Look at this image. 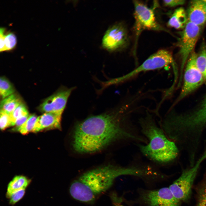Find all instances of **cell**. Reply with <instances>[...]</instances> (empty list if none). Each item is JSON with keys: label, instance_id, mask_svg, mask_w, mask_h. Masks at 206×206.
Here are the masks:
<instances>
[{"label": "cell", "instance_id": "1", "mask_svg": "<svg viewBox=\"0 0 206 206\" xmlns=\"http://www.w3.org/2000/svg\"><path fill=\"white\" fill-rule=\"evenodd\" d=\"M137 109L135 100L126 97L114 109L78 122L73 135L74 149L80 153H94L118 140L134 138L123 128L122 124Z\"/></svg>", "mask_w": 206, "mask_h": 206}, {"label": "cell", "instance_id": "2", "mask_svg": "<svg viewBox=\"0 0 206 206\" xmlns=\"http://www.w3.org/2000/svg\"><path fill=\"white\" fill-rule=\"evenodd\" d=\"M142 168L123 167L109 165L84 172L74 179L69 187V193L74 199L82 202L92 203L106 192L112 185L117 177L129 175L141 177Z\"/></svg>", "mask_w": 206, "mask_h": 206}, {"label": "cell", "instance_id": "3", "mask_svg": "<svg viewBox=\"0 0 206 206\" xmlns=\"http://www.w3.org/2000/svg\"><path fill=\"white\" fill-rule=\"evenodd\" d=\"M139 122L142 133L149 140L147 144L139 146L144 155L161 163H169L177 157L179 153L178 146L157 126L147 111L145 116Z\"/></svg>", "mask_w": 206, "mask_h": 206}, {"label": "cell", "instance_id": "4", "mask_svg": "<svg viewBox=\"0 0 206 206\" xmlns=\"http://www.w3.org/2000/svg\"><path fill=\"white\" fill-rule=\"evenodd\" d=\"M175 122L177 129L183 136L194 140H200L206 129V96L199 107L194 110L177 114Z\"/></svg>", "mask_w": 206, "mask_h": 206}, {"label": "cell", "instance_id": "5", "mask_svg": "<svg viewBox=\"0 0 206 206\" xmlns=\"http://www.w3.org/2000/svg\"><path fill=\"white\" fill-rule=\"evenodd\" d=\"M206 159V147L193 166L184 169L181 175L169 187L175 197L181 202L190 199L194 181L201 164Z\"/></svg>", "mask_w": 206, "mask_h": 206}, {"label": "cell", "instance_id": "6", "mask_svg": "<svg viewBox=\"0 0 206 206\" xmlns=\"http://www.w3.org/2000/svg\"><path fill=\"white\" fill-rule=\"evenodd\" d=\"M133 3L134 28L136 40L141 33L144 30L168 32L157 21L153 9L139 1H134Z\"/></svg>", "mask_w": 206, "mask_h": 206}, {"label": "cell", "instance_id": "7", "mask_svg": "<svg viewBox=\"0 0 206 206\" xmlns=\"http://www.w3.org/2000/svg\"><path fill=\"white\" fill-rule=\"evenodd\" d=\"M200 33V27L189 21L181 32L177 44L181 57L182 70L193 52Z\"/></svg>", "mask_w": 206, "mask_h": 206}, {"label": "cell", "instance_id": "8", "mask_svg": "<svg viewBox=\"0 0 206 206\" xmlns=\"http://www.w3.org/2000/svg\"><path fill=\"white\" fill-rule=\"evenodd\" d=\"M197 56V54L193 52L188 59L184 83L177 101L184 98L205 82L203 76L196 65Z\"/></svg>", "mask_w": 206, "mask_h": 206}, {"label": "cell", "instance_id": "9", "mask_svg": "<svg viewBox=\"0 0 206 206\" xmlns=\"http://www.w3.org/2000/svg\"><path fill=\"white\" fill-rule=\"evenodd\" d=\"M129 43L127 30L125 25L119 23L106 31L102 39L103 47L107 50L115 51L126 48Z\"/></svg>", "mask_w": 206, "mask_h": 206}, {"label": "cell", "instance_id": "10", "mask_svg": "<svg viewBox=\"0 0 206 206\" xmlns=\"http://www.w3.org/2000/svg\"><path fill=\"white\" fill-rule=\"evenodd\" d=\"M141 198L148 206H181V203L168 187L144 191L141 195Z\"/></svg>", "mask_w": 206, "mask_h": 206}, {"label": "cell", "instance_id": "11", "mask_svg": "<svg viewBox=\"0 0 206 206\" xmlns=\"http://www.w3.org/2000/svg\"><path fill=\"white\" fill-rule=\"evenodd\" d=\"M74 88H64L49 96L39 106L42 112H53L61 114L66 106L68 98Z\"/></svg>", "mask_w": 206, "mask_h": 206}, {"label": "cell", "instance_id": "12", "mask_svg": "<svg viewBox=\"0 0 206 206\" xmlns=\"http://www.w3.org/2000/svg\"><path fill=\"white\" fill-rule=\"evenodd\" d=\"M172 55L169 51L164 49L158 50L150 56L135 69L136 73L161 69L174 64Z\"/></svg>", "mask_w": 206, "mask_h": 206}, {"label": "cell", "instance_id": "13", "mask_svg": "<svg viewBox=\"0 0 206 206\" xmlns=\"http://www.w3.org/2000/svg\"><path fill=\"white\" fill-rule=\"evenodd\" d=\"M206 0H195L190 2L187 11L188 21L199 27L206 23Z\"/></svg>", "mask_w": 206, "mask_h": 206}, {"label": "cell", "instance_id": "14", "mask_svg": "<svg viewBox=\"0 0 206 206\" xmlns=\"http://www.w3.org/2000/svg\"><path fill=\"white\" fill-rule=\"evenodd\" d=\"M62 114L53 112L44 113L37 117L33 132L53 129L61 128Z\"/></svg>", "mask_w": 206, "mask_h": 206}, {"label": "cell", "instance_id": "15", "mask_svg": "<svg viewBox=\"0 0 206 206\" xmlns=\"http://www.w3.org/2000/svg\"><path fill=\"white\" fill-rule=\"evenodd\" d=\"M188 21L185 9L182 7H179L174 11L168 21L167 25L177 29H184Z\"/></svg>", "mask_w": 206, "mask_h": 206}, {"label": "cell", "instance_id": "16", "mask_svg": "<svg viewBox=\"0 0 206 206\" xmlns=\"http://www.w3.org/2000/svg\"><path fill=\"white\" fill-rule=\"evenodd\" d=\"M31 181L30 179L23 175L15 176L7 185L6 195L18 190L25 189L29 185Z\"/></svg>", "mask_w": 206, "mask_h": 206}, {"label": "cell", "instance_id": "17", "mask_svg": "<svg viewBox=\"0 0 206 206\" xmlns=\"http://www.w3.org/2000/svg\"><path fill=\"white\" fill-rule=\"evenodd\" d=\"M195 206H206V169L201 180L195 186Z\"/></svg>", "mask_w": 206, "mask_h": 206}, {"label": "cell", "instance_id": "18", "mask_svg": "<svg viewBox=\"0 0 206 206\" xmlns=\"http://www.w3.org/2000/svg\"><path fill=\"white\" fill-rule=\"evenodd\" d=\"M22 102L20 98L13 94L3 99L0 103V110L10 114Z\"/></svg>", "mask_w": 206, "mask_h": 206}, {"label": "cell", "instance_id": "19", "mask_svg": "<svg viewBox=\"0 0 206 206\" xmlns=\"http://www.w3.org/2000/svg\"><path fill=\"white\" fill-rule=\"evenodd\" d=\"M196 64L206 84V45L203 43L199 52L197 54Z\"/></svg>", "mask_w": 206, "mask_h": 206}, {"label": "cell", "instance_id": "20", "mask_svg": "<svg viewBox=\"0 0 206 206\" xmlns=\"http://www.w3.org/2000/svg\"><path fill=\"white\" fill-rule=\"evenodd\" d=\"M15 90L11 82L5 77H1L0 79V95L3 99L14 94Z\"/></svg>", "mask_w": 206, "mask_h": 206}, {"label": "cell", "instance_id": "21", "mask_svg": "<svg viewBox=\"0 0 206 206\" xmlns=\"http://www.w3.org/2000/svg\"><path fill=\"white\" fill-rule=\"evenodd\" d=\"M37 118L36 115L34 114L29 115L26 122L17 131L23 135L32 132Z\"/></svg>", "mask_w": 206, "mask_h": 206}, {"label": "cell", "instance_id": "22", "mask_svg": "<svg viewBox=\"0 0 206 206\" xmlns=\"http://www.w3.org/2000/svg\"><path fill=\"white\" fill-rule=\"evenodd\" d=\"M29 114L25 104L22 102L10 114L11 126H14L15 122L19 118L25 115Z\"/></svg>", "mask_w": 206, "mask_h": 206}, {"label": "cell", "instance_id": "23", "mask_svg": "<svg viewBox=\"0 0 206 206\" xmlns=\"http://www.w3.org/2000/svg\"><path fill=\"white\" fill-rule=\"evenodd\" d=\"M25 189H21L14 191L11 194L6 195L9 199L10 204L13 205L19 201L24 196Z\"/></svg>", "mask_w": 206, "mask_h": 206}, {"label": "cell", "instance_id": "24", "mask_svg": "<svg viewBox=\"0 0 206 206\" xmlns=\"http://www.w3.org/2000/svg\"><path fill=\"white\" fill-rule=\"evenodd\" d=\"M11 126V122L10 114L0 110V127L2 130H5Z\"/></svg>", "mask_w": 206, "mask_h": 206}, {"label": "cell", "instance_id": "25", "mask_svg": "<svg viewBox=\"0 0 206 206\" xmlns=\"http://www.w3.org/2000/svg\"><path fill=\"white\" fill-rule=\"evenodd\" d=\"M5 41L7 51L11 50L15 47L16 44V37L13 33H9L6 35Z\"/></svg>", "mask_w": 206, "mask_h": 206}, {"label": "cell", "instance_id": "26", "mask_svg": "<svg viewBox=\"0 0 206 206\" xmlns=\"http://www.w3.org/2000/svg\"><path fill=\"white\" fill-rule=\"evenodd\" d=\"M29 116V114L25 115L17 119L12 130L13 131H17L26 122Z\"/></svg>", "mask_w": 206, "mask_h": 206}, {"label": "cell", "instance_id": "27", "mask_svg": "<svg viewBox=\"0 0 206 206\" xmlns=\"http://www.w3.org/2000/svg\"><path fill=\"white\" fill-rule=\"evenodd\" d=\"M184 0H164L163 3L165 6L170 7H173L183 5L185 3Z\"/></svg>", "mask_w": 206, "mask_h": 206}, {"label": "cell", "instance_id": "28", "mask_svg": "<svg viewBox=\"0 0 206 206\" xmlns=\"http://www.w3.org/2000/svg\"><path fill=\"white\" fill-rule=\"evenodd\" d=\"M5 29L4 28H1L0 29V39L1 52L7 51L5 43V38L6 35L5 34Z\"/></svg>", "mask_w": 206, "mask_h": 206}, {"label": "cell", "instance_id": "29", "mask_svg": "<svg viewBox=\"0 0 206 206\" xmlns=\"http://www.w3.org/2000/svg\"><path fill=\"white\" fill-rule=\"evenodd\" d=\"M112 201V206H124L121 203L120 199L114 194H113L111 196Z\"/></svg>", "mask_w": 206, "mask_h": 206}, {"label": "cell", "instance_id": "30", "mask_svg": "<svg viewBox=\"0 0 206 206\" xmlns=\"http://www.w3.org/2000/svg\"><path fill=\"white\" fill-rule=\"evenodd\" d=\"M205 10H206V6H205Z\"/></svg>", "mask_w": 206, "mask_h": 206}]
</instances>
